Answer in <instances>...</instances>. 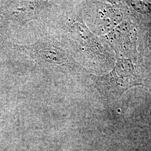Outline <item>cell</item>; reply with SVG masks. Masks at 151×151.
Returning a JSON list of instances; mask_svg holds the SVG:
<instances>
[{
	"instance_id": "6da1fadb",
	"label": "cell",
	"mask_w": 151,
	"mask_h": 151,
	"mask_svg": "<svg viewBox=\"0 0 151 151\" xmlns=\"http://www.w3.org/2000/svg\"><path fill=\"white\" fill-rule=\"evenodd\" d=\"M150 47L151 49V38L150 39Z\"/></svg>"
}]
</instances>
